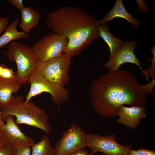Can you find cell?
I'll return each mask as SVG.
<instances>
[{
	"label": "cell",
	"mask_w": 155,
	"mask_h": 155,
	"mask_svg": "<svg viewBox=\"0 0 155 155\" xmlns=\"http://www.w3.org/2000/svg\"><path fill=\"white\" fill-rule=\"evenodd\" d=\"M90 94L95 112L108 118L117 117L119 108L123 105L144 107L148 95L134 74L121 69L94 79Z\"/></svg>",
	"instance_id": "obj_1"
},
{
	"label": "cell",
	"mask_w": 155,
	"mask_h": 155,
	"mask_svg": "<svg viewBox=\"0 0 155 155\" xmlns=\"http://www.w3.org/2000/svg\"><path fill=\"white\" fill-rule=\"evenodd\" d=\"M98 20L82 7H61L48 16L45 25L67 38L65 53L71 58L80 54L99 37Z\"/></svg>",
	"instance_id": "obj_2"
},
{
	"label": "cell",
	"mask_w": 155,
	"mask_h": 155,
	"mask_svg": "<svg viewBox=\"0 0 155 155\" xmlns=\"http://www.w3.org/2000/svg\"><path fill=\"white\" fill-rule=\"evenodd\" d=\"M21 95L13 96L7 105L0 107L4 121L8 116L12 115L16 118L17 124H25L42 130L46 134L50 133L51 128L48 123L49 116L43 109L36 106L31 100L28 103Z\"/></svg>",
	"instance_id": "obj_3"
},
{
	"label": "cell",
	"mask_w": 155,
	"mask_h": 155,
	"mask_svg": "<svg viewBox=\"0 0 155 155\" xmlns=\"http://www.w3.org/2000/svg\"><path fill=\"white\" fill-rule=\"evenodd\" d=\"M4 53L9 61L16 62L17 70L15 75L24 86L36 69L37 61L31 47L14 41L10 42Z\"/></svg>",
	"instance_id": "obj_4"
},
{
	"label": "cell",
	"mask_w": 155,
	"mask_h": 155,
	"mask_svg": "<svg viewBox=\"0 0 155 155\" xmlns=\"http://www.w3.org/2000/svg\"><path fill=\"white\" fill-rule=\"evenodd\" d=\"M28 82L30 83V87L25 99L26 103L32 97L44 92L50 94L53 102L58 107L69 98V91L65 87L50 82L36 69L30 74Z\"/></svg>",
	"instance_id": "obj_5"
},
{
	"label": "cell",
	"mask_w": 155,
	"mask_h": 155,
	"mask_svg": "<svg viewBox=\"0 0 155 155\" xmlns=\"http://www.w3.org/2000/svg\"><path fill=\"white\" fill-rule=\"evenodd\" d=\"M71 58L64 52L51 60L37 62L36 69L50 82L65 87L69 82Z\"/></svg>",
	"instance_id": "obj_6"
},
{
	"label": "cell",
	"mask_w": 155,
	"mask_h": 155,
	"mask_svg": "<svg viewBox=\"0 0 155 155\" xmlns=\"http://www.w3.org/2000/svg\"><path fill=\"white\" fill-rule=\"evenodd\" d=\"M68 43L66 38L54 33H50L35 43L31 48L37 62H41L61 55L65 51Z\"/></svg>",
	"instance_id": "obj_7"
},
{
	"label": "cell",
	"mask_w": 155,
	"mask_h": 155,
	"mask_svg": "<svg viewBox=\"0 0 155 155\" xmlns=\"http://www.w3.org/2000/svg\"><path fill=\"white\" fill-rule=\"evenodd\" d=\"M116 132L107 136H102L94 133L87 135L86 147L90 148V153L93 155L101 152L106 155H128L131 149V145H122L116 141Z\"/></svg>",
	"instance_id": "obj_8"
},
{
	"label": "cell",
	"mask_w": 155,
	"mask_h": 155,
	"mask_svg": "<svg viewBox=\"0 0 155 155\" xmlns=\"http://www.w3.org/2000/svg\"><path fill=\"white\" fill-rule=\"evenodd\" d=\"M87 135L78 125L73 123L57 143L54 151L55 155H69L86 147Z\"/></svg>",
	"instance_id": "obj_9"
},
{
	"label": "cell",
	"mask_w": 155,
	"mask_h": 155,
	"mask_svg": "<svg viewBox=\"0 0 155 155\" xmlns=\"http://www.w3.org/2000/svg\"><path fill=\"white\" fill-rule=\"evenodd\" d=\"M14 117L10 115L6 117L5 123L0 128V133L4 140L12 144L16 148L22 146L32 147L35 144V141L21 131Z\"/></svg>",
	"instance_id": "obj_10"
},
{
	"label": "cell",
	"mask_w": 155,
	"mask_h": 155,
	"mask_svg": "<svg viewBox=\"0 0 155 155\" xmlns=\"http://www.w3.org/2000/svg\"><path fill=\"white\" fill-rule=\"evenodd\" d=\"M137 42L135 41H126L116 51L113 56L104 65L109 72L119 70L120 65L125 63H131L136 65L142 71L141 63L135 56L134 51Z\"/></svg>",
	"instance_id": "obj_11"
},
{
	"label": "cell",
	"mask_w": 155,
	"mask_h": 155,
	"mask_svg": "<svg viewBox=\"0 0 155 155\" xmlns=\"http://www.w3.org/2000/svg\"><path fill=\"white\" fill-rule=\"evenodd\" d=\"M117 116H119L118 123L134 129L140 125L141 119L146 117L145 108L144 107H128L123 105L119 109Z\"/></svg>",
	"instance_id": "obj_12"
},
{
	"label": "cell",
	"mask_w": 155,
	"mask_h": 155,
	"mask_svg": "<svg viewBox=\"0 0 155 155\" xmlns=\"http://www.w3.org/2000/svg\"><path fill=\"white\" fill-rule=\"evenodd\" d=\"M22 86L15 75L11 78L0 77V107L8 104L12 98V94L17 92Z\"/></svg>",
	"instance_id": "obj_13"
},
{
	"label": "cell",
	"mask_w": 155,
	"mask_h": 155,
	"mask_svg": "<svg viewBox=\"0 0 155 155\" xmlns=\"http://www.w3.org/2000/svg\"><path fill=\"white\" fill-rule=\"evenodd\" d=\"M121 18L127 20L136 30H138L141 22H137L133 16L126 10L122 0H117L109 12L102 19L98 20L101 24L106 23L116 18Z\"/></svg>",
	"instance_id": "obj_14"
},
{
	"label": "cell",
	"mask_w": 155,
	"mask_h": 155,
	"mask_svg": "<svg viewBox=\"0 0 155 155\" xmlns=\"http://www.w3.org/2000/svg\"><path fill=\"white\" fill-rule=\"evenodd\" d=\"M21 21L19 27L28 34L38 24L40 19L39 12L32 7H24L21 10Z\"/></svg>",
	"instance_id": "obj_15"
},
{
	"label": "cell",
	"mask_w": 155,
	"mask_h": 155,
	"mask_svg": "<svg viewBox=\"0 0 155 155\" xmlns=\"http://www.w3.org/2000/svg\"><path fill=\"white\" fill-rule=\"evenodd\" d=\"M19 22V19L16 18L7 26L5 32L0 37V48L16 40L30 37L24 32H20L17 30V27Z\"/></svg>",
	"instance_id": "obj_16"
},
{
	"label": "cell",
	"mask_w": 155,
	"mask_h": 155,
	"mask_svg": "<svg viewBox=\"0 0 155 155\" xmlns=\"http://www.w3.org/2000/svg\"><path fill=\"white\" fill-rule=\"evenodd\" d=\"M99 35L107 43L110 49L109 59L114 55L116 51L122 45L123 42L113 35L108 29L106 23L100 24L99 26Z\"/></svg>",
	"instance_id": "obj_17"
},
{
	"label": "cell",
	"mask_w": 155,
	"mask_h": 155,
	"mask_svg": "<svg viewBox=\"0 0 155 155\" xmlns=\"http://www.w3.org/2000/svg\"><path fill=\"white\" fill-rule=\"evenodd\" d=\"M31 148L32 151L30 155H49L52 149L50 140L46 135Z\"/></svg>",
	"instance_id": "obj_18"
},
{
	"label": "cell",
	"mask_w": 155,
	"mask_h": 155,
	"mask_svg": "<svg viewBox=\"0 0 155 155\" xmlns=\"http://www.w3.org/2000/svg\"><path fill=\"white\" fill-rule=\"evenodd\" d=\"M153 55L152 58L149 59L147 57H144L151 62V65L148 69L143 70L142 73L140 75L145 76L146 80H149V77L152 79H155V46L153 45L150 50Z\"/></svg>",
	"instance_id": "obj_19"
},
{
	"label": "cell",
	"mask_w": 155,
	"mask_h": 155,
	"mask_svg": "<svg viewBox=\"0 0 155 155\" xmlns=\"http://www.w3.org/2000/svg\"><path fill=\"white\" fill-rule=\"evenodd\" d=\"M16 150L13 145L7 142L0 148V155H16Z\"/></svg>",
	"instance_id": "obj_20"
},
{
	"label": "cell",
	"mask_w": 155,
	"mask_h": 155,
	"mask_svg": "<svg viewBox=\"0 0 155 155\" xmlns=\"http://www.w3.org/2000/svg\"><path fill=\"white\" fill-rule=\"evenodd\" d=\"M128 155H155V151L144 148L136 150L131 149Z\"/></svg>",
	"instance_id": "obj_21"
},
{
	"label": "cell",
	"mask_w": 155,
	"mask_h": 155,
	"mask_svg": "<svg viewBox=\"0 0 155 155\" xmlns=\"http://www.w3.org/2000/svg\"><path fill=\"white\" fill-rule=\"evenodd\" d=\"M155 85V79H152L148 84L142 85V87L144 92L147 94H149L152 95H155L153 92L154 88Z\"/></svg>",
	"instance_id": "obj_22"
},
{
	"label": "cell",
	"mask_w": 155,
	"mask_h": 155,
	"mask_svg": "<svg viewBox=\"0 0 155 155\" xmlns=\"http://www.w3.org/2000/svg\"><path fill=\"white\" fill-rule=\"evenodd\" d=\"M31 148L29 146H22L16 148V155H30Z\"/></svg>",
	"instance_id": "obj_23"
},
{
	"label": "cell",
	"mask_w": 155,
	"mask_h": 155,
	"mask_svg": "<svg viewBox=\"0 0 155 155\" xmlns=\"http://www.w3.org/2000/svg\"><path fill=\"white\" fill-rule=\"evenodd\" d=\"M8 21V18L0 16V34L5 30L9 23Z\"/></svg>",
	"instance_id": "obj_24"
},
{
	"label": "cell",
	"mask_w": 155,
	"mask_h": 155,
	"mask_svg": "<svg viewBox=\"0 0 155 155\" xmlns=\"http://www.w3.org/2000/svg\"><path fill=\"white\" fill-rule=\"evenodd\" d=\"M9 1L12 5L19 10H21L25 7L22 0H9Z\"/></svg>",
	"instance_id": "obj_25"
},
{
	"label": "cell",
	"mask_w": 155,
	"mask_h": 155,
	"mask_svg": "<svg viewBox=\"0 0 155 155\" xmlns=\"http://www.w3.org/2000/svg\"><path fill=\"white\" fill-rule=\"evenodd\" d=\"M69 155H92L84 148L75 152Z\"/></svg>",
	"instance_id": "obj_26"
},
{
	"label": "cell",
	"mask_w": 155,
	"mask_h": 155,
	"mask_svg": "<svg viewBox=\"0 0 155 155\" xmlns=\"http://www.w3.org/2000/svg\"><path fill=\"white\" fill-rule=\"evenodd\" d=\"M4 121L3 120V115L2 111L0 107V128L4 124Z\"/></svg>",
	"instance_id": "obj_27"
},
{
	"label": "cell",
	"mask_w": 155,
	"mask_h": 155,
	"mask_svg": "<svg viewBox=\"0 0 155 155\" xmlns=\"http://www.w3.org/2000/svg\"><path fill=\"white\" fill-rule=\"evenodd\" d=\"M5 71V69L3 64L0 65V77L3 75Z\"/></svg>",
	"instance_id": "obj_28"
},
{
	"label": "cell",
	"mask_w": 155,
	"mask_h": 155,
	"mask_svg": "<svg viewBox=\"0 0 155 155\" xmlns=\"http://www.w3.org/2000/svg\"><path fill=\"white\" fill-rule=\"evenodd\" d=\"M6 143L4 140L0 133V148L2 147Z\"/></svg>",
	"instance_id": "obj_29"
},
{
	"label": "cell",
	"mask_w": 155,
	"mask_h": 155,
	"mask_svg": "<svg viewBox=\"0 0 155 155\" xmlns=\"http://www.w3.org/2000/svg\"><path fill=\"white\" fill-rule=\"evenodd\" d=\"M49 155H55L54 152L53 148H52L51 151Z\"/></svg>",
	"instance_id": "obj_30"
}]
</instances>
